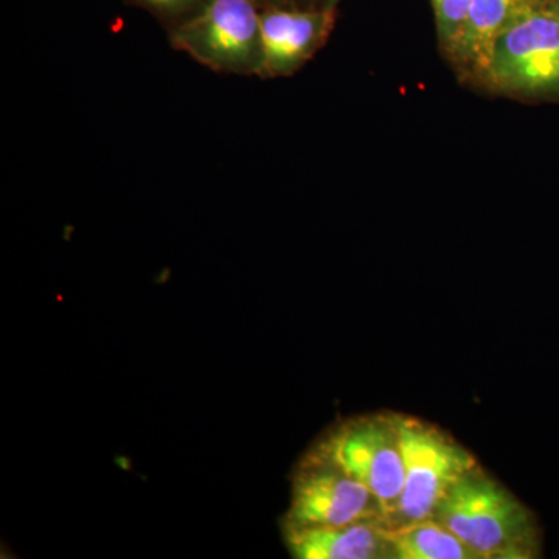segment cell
<instances>
[{"label":"cell","mask_w":559,"mask_h":559,"mask_svg":"<svg viewBox=\"0 0 559 559\" xmlns=\"http://www.w3.org/2000/svg\"><path fill=\"white\" fill-rule=\"evenodd\" d=\"M546 0H473L468 24L451 61L460 75L479 80L492 40L514 17Z\"/></svg>","instance_id":"cell-9"},{"label":"cell","mask_w":559,"mask_h":559,"mask_svg":"<svg viewBox=\"0 0 559 559\" xmlns=\"http://www.w3.org/2000/svg\"><path fill=\"white\" fill-rule=\"evenodd\" d=\"M286 544L297 559H373L385 557L382 527L373 521L342 527H290Z\"/></svg>","instance_id":"cell-8"},{"label":"cell","mask_w":559,"mask_h":559,"mask_svg":"<svg viewBox=\"0 0 559 559\" xmlns=\"http://www.w3.org/2000/svg\"><path fill=\"white\" fill-rule=\"evenodd\" d=\"M385 557L395 559H474L477 555L439 521L411 522L382 528Z\"/></svg>","instance_id":"cell-10"},{"label":"cell","mask_w":559,"mask_h":559,"mask_svg":"<svg viewBox=\"0 0 559 559\" xmlns=\"http://www.w3.org/2000/svg\"><path fill=\"white\" fill-rule=\"evenodd\" d=\"M374 518L382 513L369 489L322 460L297 477L286 525L342 527Z\"/></svg>","instance_id":"cell-6"},{"label":"cell","mask_w":559,"mask_h":559,"mask_svg":"<svg viewBox=\"0 0 559 559\" xmlns=\"http://www.w3.org/2000/svg\"><path fill=\"white\" fill-rule=\"evenodd\" d=\"M554 2L557 3L558 9H559V0H554Z\"/></svg>","instance_id":"cell-14"},{"label":"cell","mask_w":559,"mask_h":559,"mask_svg":"<svg viewBox=\"0 0 559 559\" xmlns=\"http://www.w3.org/2000/svg\"><path fill=\"white\" fill-rule=\"evenodd\" d=\"M340 2V0H326V9H333L336 3Z\"/></svg>","instance_id":"cell-13"},{"label":"cell","mask_w":559,"mask_h":559,"mask_svg":"<svg viewBox=\"0 0 559 559\" xmlns=\"http://www.w3.org/2000/svg\"><path fill=\"white\" fill-rule=\"evenodd\" d=\"M171 44L213 72L260 76V14L252 0H209L171 33Z\"/></svg>","instance_id":"cell-4"},{"label":"cell","mask_w":559,"mask_h":559,"mask_svg":"<svg viewBox=\"0 0 559 559\" xmlns=\"http://www.w3.org/2000/svg\"><path fill=\"white\" fill-rule=\"evenodd\" d=\"M477 83L521 100L559 102V9L554 0L522 11L496 36Z\"/></svg>","instance_id":"cell-2"},{"label":"cell","mask_w":559,"mask_h":559,"mask_svg":"<svg viewBox=\"0 0 559 559\" xmlns=\"http://www.w3.org/2000/svg\"><path fill=\"white\" fill-rule=\"evenodd\" d=\"M151 9L165 11V13H176L193 5L197 0H142Z\"/></svg>","instance_id":"cell-12"},{"label":"cell","mask_w":559,"mask_h":559,"mask_svg":"<svg viewBox=\"0 0 559 559\" xmlns=\"http://www.w3.org/2000/svg\"><path fill=\"white\" fill-rule=\"evenodd\" d=\"M432 518L477 558L527 559L539 554V530L532 511L479 466L452 485Z\"/></svg>","instance_id":"cell-1"},{"label":"cell","mask_w":559,"mask_h":559,"mask_svg":"<svg viewBox=\"0 0 559 559\" xmlns=\"http://www.w3.org/2000/svg\"><path fill=\"white\" fill-rule=\"evenodd\" d=\"M320 457L367 487L380 506L382 520H395L404 487L395 418H367L334 430Z\"/></svg>","instance_id":"cell-5"},{"label":"cell","mask_w":559,"mask_h":559,"mask_svg":"<svg viewBox=\"0 0 559 559\" xmlns=\"http://www.w3.org/2000/svg\"><path fill=\"white\" fill-rule=\"evenodd\" d=\"M333 25L323 11L270 10L260 14L261 79L289 76L304 68L325 44Z\"/></svg>","instance_id":"cell-7"},{"label":"cell","mask_w":559,"mask_h":559,"mask_svg":"<svg viewBox=\"0 0 559 559\" xmlns=\"http://www.w3.org/2000/svg\"><path fill=\"white\" fill-rule=\"evenodd\" d=\"M395 423L404 463V487L393 521L403 525L432 518L452 485L476 468L477 463L465 448L440 429L407 417L395 418Z\"/></svg>","instance_id":"cell-3"},{"label":"cell","mask_w":559,"mask_h":559,"mask_svg":"<svg viewBox=\"0 0 559 559\" xmlns=\"http://www.w3.org/2000/svg\"><path fill=\"white\" fill-rule=\"evenodd\" d=\"M471 2L473 0H430L436 14L441 49L450 60L457 50L468 24Z\"/></svg>","instance_id":"cell-11"}]
</instances>
